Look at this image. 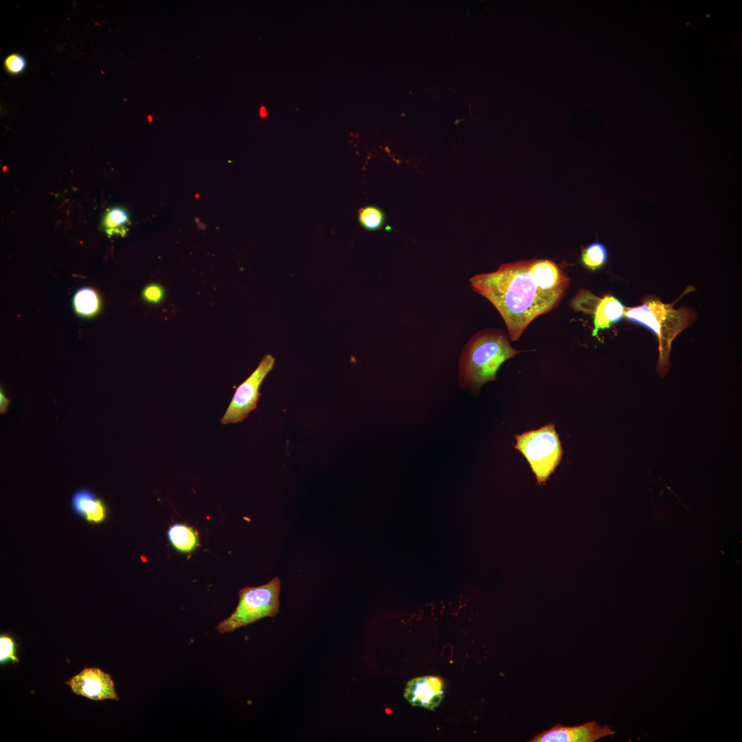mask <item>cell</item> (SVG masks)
Segmentation results:
<instances>
[{
	"mask_svg": "<svg viewBox=\"0 0 742 742\" xmlns=\"http://www.w3.org/2000/svg\"><path fill=\"white\" fill-rule=\"evenodd\" d=\"M608 251L606 247L600 243H592L583 248L581 251V262L590 271L602 269L608 260Z\"/></svg>",
	"mask_w": 742,
	"mask_h": 742,
	"instance_id": "obj_15",
	"label": "cell"
},
{
	"mask_svg": "<svg viewBox=\"0 0 742 742\" xmlns=\"http://www.w3.org/2000/svg\"><path fill=\"white\" fill-rule=\"evenodd\" d=\"M600 299L589 291L581 290L572 298L570 305L575 311L593 314Z\"/></svg>",
	"mask_w": 742,
	"mask_h": 742,
	"instance_id": "obj_17",
	"label": "cell"
},
{
	"mask_svg": "<svg viewBox=\"0 0 742 742\" xmlns=\"http://www.w3.org/2000/svg\"><path fill=\"white\" fill-rule=\"evenodd\" d=\"M73 304L75 312L80 316L89 317L95 315L100 308V299L91 288L83 287L74 294Z\"/></svg>",
	"mask_w": 742,
	"mask_h": 742,
	"instance_id": "obj_14",
	"label": "cell"
},
{
	"mask_svg": "<svg viewBox=\"0 0 742 742\" xmlns=\"http://www.w3.org/2000/svg\"><path fill=\"white\" fill-rule=\"evenodd\" d=\"M625 308L622 302L613 295H607L600 298L593 313L592 335L595 337L600 330L609 328L620 322L624 317Z\"/></svg>",
	"mask_w": 742,
	"mask_h": 742,
	"instance_id": "obj_11",
	"label": "cell"
},
{
	"mask_svg": "<svg viewBox=\"0 0 742 742\" xmlns=\"http://www.w3.org/2000/svg\"><path fill=\"white\" fill-rule=\"evenodd\" d=\"M164 289L158 284H150L142 291L143 299L148 303L157 304L164 297Z\"/></svg>",
	"mask_w": 742,
	"mask_h": 742,
	"instance_id": "obj_20",
	"label": "cell"
},
{
	"mask_svg": "<svg viewBox=\"0 0 742 742\" xmlns=\"http://www.w3.org/2000/svg\"><path fill=\"white\" fill-rule=\"evenodd\" d=\"M66 684L75 694L93 700H120L110 675L95 667L85 668Z\"/></svg>",
	"mask_w": 742,
	"mask_h": 742,
	"instance_id": "obj_8",
	"label": "cell"
},
{
	"mask_svg": "<svg viewBox=\"0 0 742 742\" xmlns=\"http://www.w3.org/2000/svg\"><path fill=\"white\" fill-rule=\"evenodd\" d=\"M471 289L497 309L511 341L519 339L538 316L558 306L565 292L547 289L532 269V259L504 263L469 279Z\"/></svg>",
	"mask_w": 742,
	"mask_h": 742,
	"instance_id": "obj_1",
	"label": "cell"
},
{
	"mask_svg": "<svg viewBox=\"0 0 742 742\" xmlns=\"http://www.w3.org/2000/svg\"><path fill=\"white\" fill-rule=\"evenodd\" d=\"M260 112L262 117H265L267 115L265 107L262 106Z\"/></svg>",
	"mask_w": 742,
	"mask_h": 742,
	"instance_id": "obj_22",
	"label": "cell"
},
{
	"mask_svg": "<svg viewBox=\"0 0 742 742\" xmlns=\"http://www.w3.org/2000/svg\"><path fill=\"white\" fill-rule=\"evenodd\" d=\"M129 224L128 212L120 206L108 208L102 221V227L109 237L113 235L124 236L128 231Z\"/></svg>",
	"mask_w": 742,
	"mask_h": 742,
	"instance_id": "obj_13",
	"label": "cell"
},
{
	"mask_svg": "<svg viewBox=\"0 0 742 742\" xmlns=\"http://www.w3.org/2000/svg\"><path fill=\"white\" fill-rule=\"evenodd\" d=\"M383 212L377 207L367 206L359 210V221L361 226L374 231L381 227L384 223Z\"/></svg>",
	"mask_w": 742,
	"mask_h": 742,
	"instance_id": "obj_16",
	"label": "cell"
},
{
	"mask_svg": "<svg viewBox=\"0 0 742 742\" xmlns=\"http://www.w3.org/2000/svg\"><path fill=\"white\" fill-rule=\"evenodd\" d=\"M27 61L24 56L19 53L9 54L3 61V67L8 74L17 76L26 69Z\"/></svg>",
	"mask_w": 742,
	"mask_h": 742,
	"instance_id": "obj_19",
	"label": "cell"
},
{
	"mask_svg": "<svg viewBox=\"0 0 742 742\" xmlns=\"http://www.w3.org/2000/svg\"><path fill=\"white\" fill-rule=\"evenodd\" d=\"M71 505L74 511L89 523H101L106 517L104 503L88 489L78 490L73 495Z\"/></svg>",
	"mask_w": 742,
	"mask_h": 742,
	"instance_id": "obj_10",
	"label": "cell"
},
{
	"mask_svg": "<svg viewBox=\"0 0 742 742\" xmlns=\"http://www.w3.org/2000/svg\"><path fill=\"white\" fill-rule=\"evenodd\" d=\"M614 734L615 731L609 726H601L593 720L577 726H565L557 723L535 735L528 741L594 742Z\"/></svg>",
	"mask_w": 742,
	"mask_h": 742,
	"instance_id": "obj_7",
	"label": "cell"
},
{
	"mask_svg": "<svg viewBox=\"0 0 742 742\" xmlns=\"http://www.w3.org/2000/svg\"><path fill=\"white\" fill-rule=\"evenodd\" d=\"M515 449L528 460L539 485H543L559 464L563 449L553 423L515 436Z\"/></svg>",
	"mask_w": 742,
	"mask_h": 742,
	"instance_id": "obj_5",
	"label": "cell"
},
{
	"mask_svg": "<svg viewBox=\"0 0 742 742\" xmlns=\"http://www.w3.org/2000/svg\"><path fill=\"white\" fill-rule=\"evenodd\" d=\"M274 362L275 359L272 355H265L253 373L236 388L232 401L221 418L222 424L241 422L248 416L251 411L257 408L260 395L258 392L260 385L272 370Z\"/></svg>",
	"mask_w": 742,
	"mask_h": 742,
	"instance_id": "obj_6",
	"label": "cell"
},
{
	"mask_svg": "<svg viewBox=\"0 0 742 742\" xmlns=\"http://www.w3.org/2000/svg\"><path fill=\"white\" fill-rule=\"evenodd\" d=\"M169 541L173 548L183 553H190L198 546L197 532L184 524H175L168 531Z\"/></svg>",
	"mask_w": 742,
	"mask_h": 742,
	"instance_id": "obj_12",
	"label": "cell"
},
{
	"mask_svg": "<svg viewBox=\"0 0 742 742\" xmlns=\"http://www.w3.org/2000/svg\"><path fill=\"white\" fill-rule=\"evenodd\" d=\"M11 403V401L8 399L5 395L3 391L1 390L0 392V412L1 414H4L8 412V407Z\"/></svg>",
	"mask_w": 742,
	"mask_h": 742,
	"instance_id": "obj_21",
	"label": "cell"
},
{
	"mask_svg": "<svg viewBox=\"0 0 742 742\" xmlns=\"http://www.w3.org/2000/svg\"><path fill=\"white\" fill-rule=\"evenodd\" d=\"M521 351L511 347L508 333L499 328H485L472 335L460 357L458 381L463 390H479L496 380L502 364Z\"/></svg>",
	"mask_w": 742,
	"mask_h": 742,
	"instance_id": "obj_2",
	"label": "cell"
},
{
	"mask_svg": "<svg viewBox=\"0 0 742 742\" xmlns=\"http://www.w3.org/2000/svg\"><path fill=\"white\" fill-rule=\"evenodd\" d=\"M0 662L1 664L19 662L16 655L14 642L7 634H1L0 636Z\"/></svg>",
	"mask_w": 742,
	"mask_h": 742,
	"instance_id": "obj_18",
	"label": "cell"
},
{
	"mask_svg": "<svg viewBox=\"0 0 742 742\" xmlns=\"http://www.w3.org/2000/svg\"><path fill=\"white\" fill-rule=\"evenodd\" d=\"M624 317L632 323L649 329L660 341L659 372L664 375L669 366L671 343L687 324L684 313L657 300H649L638 306L625 308Z\"/></svg>",
	"mask_w": 742,
	"mask_h": 742,
	"instance_id": "obj_3",
	"label": "cell"
},
{
	"mask_svg": "<svg viewBox=\"0 0 742 742\" xmlns=\"http://www.w3.org/2000/svg\"><path fill=\"white\" fill-rule=\"evenodd\" d=\"M280 580L276 576L265 585L241 589L235 611L219 622L216 629L220 633H231L261 618L276 616L280 611Z\"/></svg>",
	"mask_w": 742,
	"mask_h": 742,
	"instance_id": "obj_4",
	"label": "cell"
},
{
	"mask_svg": "<svg viewBox=\"0 0 742 742\" xmlns=\"http://www.w3.org/2000/svg\"><path fill=\"white\" fill-rule=\"evenodd\" d=\"M445 694V684L436 676H424L409 680L404 697L414 706L434 710L441 703Z\"/></svg>",
	"mask_w": 742,
	"mask_h": 742,
	"instance_id": "obj_9",
	"label": "cell"
}]
</instances>
